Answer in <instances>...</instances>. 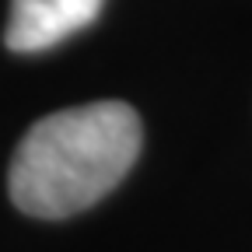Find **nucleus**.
<instances>
[{"mask_svg":"<svg viewBox=\"0 0 252 252\" xmlns=\"http://www.w3.org/2000/svg\"><path fill=\"white\" fill-rule=\"evenodd\" d=\"M140 154V116L91 102L39 119L11 161V200L32 217H70L98 203Z\"/></svg>","mask_w":252,"mask_h":252,"instance_id":"1","label":"nucleus"},{"mask_svg":"<svg viewBox=\"0 0 252 252\" xmlns=\"http://www.w3.org/2000/svg\"><path fill=\"white\" fill-rule=\"evenodd\" d=\"M105 0H11L4 42L14 53H42L98 18Z\"/></svg>","mask_w":252,"mask_h":252,"instance_id":"2","label":"nucleus"}]
</instances>
